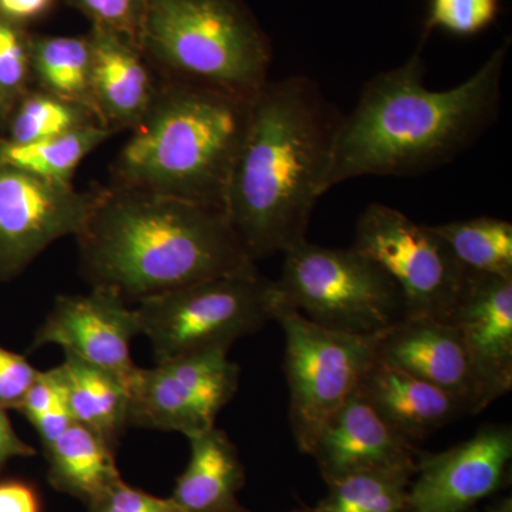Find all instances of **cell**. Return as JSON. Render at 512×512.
Listing matches in <instances>:
<instances>
[{
    "label": "cell",
    "mask_w": 512,
    "mask_h": 512,
    "mask_svg": "<svg viewBox=\"0 0 512 512\" xmlns=\"http://www.w3.org/2000/svg\"><path fill=\"white\" fill-rule=\"evenodd\" d=\"M32 77L37 89L86 107L99 117L93 100L92 47L87 35H32Z\"/></svg>",
    "instance_id": "cell-22"
},
{
    "label": "cell",
    "mask_w": 512,
    "mask_h": 512,
    "mask_svg": "<svg viewBox=\"0 0 512 512\" xmlns=\"http://www.w3.org/2000/svg\"><path fill=\"white\" fill-rule=\"evenodd\" d=\"M511 458L512 431L505 424H487L441 453H421L407 512H467L503 485Z\"/></svg>",
    "instance_id": "cell-12"
},
{
    "label": "cell",
    "mask_w": 512,
    "mask_h": 512,
    "mask_svg": "<svg viewBox=\"0 0 512 512\" xmlns=\"http://www.w3.org/2000/svg\"><path fill=\"white\" fill-rule=\"evenodd\" d=\"M309 456L315 458L323 480L330 484L362 471L416 470L421 453L416 443L390 426L357 389L326 421Z\"/></svg>",
    "instance_id": "cell-15"
},
{
    "label": "cell",
    "mask_w": 512,
    "mask_h": 512,
    "mask_svg": "<svg viewBox=\"0 0 512 512\" xmlns=\"http://www.w3.org/2000/svg\"><path fill=\"white\" fill-rule=\"evenodd\" d=\"M275 284L284 305L339 332L373 335L406 316L393 279L353 247L326 248L305 239L285 252Z\"/></svg>",
    "instance_id": "cell-7"
},
{
    "label": "cell",
    "mask_w": 512,
    "mask_h": 512,
    "mask_svg": "<svg viewBox=\"0 0 512 512\" xmlns=\"http://www.w3.org/2000/svg\"><path fill=\"white\" fill-rule=\"evenodd\" d=\"M501 13L500 0H429L423 37L433 30L454 37H474L490 29Z\"/></svg>",
    "instance_id": "cell-28"
},
{
    "label": "cell",
    "mask_w": 512,
    "mask_h": 512,
    "mask_svg": "<svg viewBox=\"0 0 512 512\" xmlns=\"http://www.w3.org/2000/svg\"><path fill=\"white\" fill-rule=\"evenodd\" d=\"M448 322L463 339L484 410L512 387V278L468 272Z\"/></svg>",
    "instance_id": "cell-14"
},
{
    "label": "cell",
    "mask_w": 512,
    "mask_h": 512,
    "mask_svg": "<svg viewBox=\"0 0 512 512\" xmlns=\"http://www.w3.org/2000/svg\"><path fill=\"white\" fill-rule=\"evenodd\" d=\"M39 373L25 356L0 348V407L19 410Z\"/></svg>",
    "instance_id": "cell-31"
},
{
    "label": "cell",
    "mask_w": 512,
    "mask_h": 512,
    "mask_svg": "<svg viewBox=\"0 0 512 512\" xmlns=\"http://www.w3.org/2000/svg\"><path fill=\"white\" fill-rule=\"evenodd\" d=\"M357 389L413 443L470 413L463 400L380 359L369 367Z\"/></svg>",
    "instance_id": "cell-18"
},
{
    "label": "cell",
    "mask_w": 512,
    "mask_h": 512,
    "mask_svg": "<svg viewBox=\"0 0 512 512\" xmlns=\"http://www.w3.org/2000/svg\"><path fill=\"white\" fill-rule=\"evenodd\" d=\"M0 512H42L40 495L26 481H0Z\"/></svg>",
    "instance_id": "cell-32"
},
{
    "label": "cell",
    "mask_w": 512,
    "mask_h": 512,
    "mask_svg": "<svg viewBox=\"0 0 512 512\" xmlns=\"http://www.w3.org/2000/svg\"><path fill=\"white\" fill-rule=\"evenodd\" d=\"M377 359L463 400L470 414L483 412L460 332L453 323L431 316H404L384 330Z\"/></svg>",
    "instance_id": "cell-16"
},
{
    "label": "cell",
    "mask_w": 512,
    "mask_h": 512,
    "mask_svg": "<svg viewBox=\"0 0 512 512\" xmlns=\"http://www.w3.org/2000/svg\"><path fill=\"white\" fill-rule=\"evenodd\" d=\"M339 121L308 77L269 80L252 100L224 214L255 262L305 241Z\"/></svg>",
    "instance_id": "cell-1"
},
{
    "label": "cell",
    "mask_w": 512,
    "mask_h": 512,
    "mask_svg": "<svg viewBox=\"0 0 512 512\" xmlns=\"http://www.w3.org/2000/svg\"><path fill=\"white\" fill-rule=\"evenodd\" d=\"M76 238L83 275L127 301L258 271L224 212L140 188L96 190Z\"/></svg>",
    "instance_id": "cell-3"
},
{
    "label": "cell",
    "mask_w": 512,
    "mask_h": 512,
    "mask_svg": "<svg viewBox=\"0 0 512 512\" xmlns=\"http://www.w3.org/2000/svg\"><path fill=\"white\" fill-rule=\"evenodd\" d=\"M92 92L104 127L133 130L156 97L160 77L141 47L110 30L92 26Z\"/></svg>",
    "instance_id": "cell-17"
},
{
    "label": "cell",
    "mask_w": 512,
    "mask_h": 512,
    "mask_svg": "<svg viewBox=\"0 0 512 512\" xmlns=\"http://www.w3.org/2000/svg\"><path fill=\"white\" fill-rule=\"evenodd\" d=\"M45 451L49 483L86 505L121 480L114 448L76 421Z\"/></svg>",
    "instance_id": "cell-20"
},
{
    "label": "cell",
    "mask_w": 512,
    "mask_h": 512,
    "mask_svg": "<svg viewBox=\"0 0 512 512\" xmlns=\"http://www.w3.org/2000/svg\"><path fill=\"white\" fill-rule=\"evenodd\" d=\"M190 463L171 498L188 512H251L238 500L245 470L225 431L214 429L191 437Z\"/></svg>",
    "instance_id": "cell-19"
},
{
    "label": "cell",
    "mask_w": 512,
    "mask_h": 512,
    "mask_svg": "<svg viewBox=\"0 0 512 512\" xmlns=\"http://www.w3.org/2000/svg\"><path fill=\"white\" fill-rule=\"evenodd\" d=\"M238 386L239 367L227 350L174 357L151 369L137 367L128 382V421L191 439L214 429Z\"/></svg>",
    "instance_id": "cell-10"
},
{
    "label": "cell",
    "mask_w": 512,
    "mask_h": 512,
    "mask_svg": "<svg viewBox=\"0 0 512 512\" xmlns=\"http://www.w3.org/2000/svg\"><path fill=\"white\" fill-rule=\"evenodd\" d=\"M353 248L376 262L402 292L406 316L450 319L466 284L464 271L430 225L370 204L356 225Z\"/></svg>",
    "instance_id": "cell-9"
},
{
    "label": "cell",
    "mask_w": 512,
    "mask_h": 512,
    "mask_svg": "<svg viewBox=\"0 0 512 512\" xmlns=\"http://www.w3.org/2000/svg\"><path fill=\"white\" fill-rule=\"evenodd\" d=\"M279 303L275 281L254 271L148 296L134 311L160 363L205 350L228 352L238 339L275 320Z\"/></svg>",
    "instance_id": "cell-6"
},
{
    "label": "cell",
    "mask_w": 512,
    "mask_h": 512,
    "mask_svg": "<svg viewBox=\"0 0 512 512\" xmlns=\"http://www.w3.org/2000/svg\"><path fill=\"white\" fill-rule=\"evenodd\" d=\"M60 367L74 421L116 448L121 434L130 426L126 380L69 353Z\"/></svg>",
    "instance_id": "cell-21"
},
{
    "label": "cell",
    "mask_w": 512,
    "mask_h": 512,
    "mask_svg": "<svg viewBox=\"0 0 512 512\" xmlns=\"http://www.w3.org/2000/svg\"><path fill=\"white\" fill-rule=\"evenodd\" d=\"M140 47L160 79L254 100L271 40L244 0H146Z\"/></svg>",
    "instance_id": "cell-5"
},
{
    "label": "cell",
    "mask_w": 512,
    "mask_h": 512,
    "mask_svg": "<svg viewBox=\"0 0 512 512\" xmlns=\"http://www.w3.org/2000/svg\"><path fill=\"white\" fill-rule=\"evenodd\" d=\"M464 271L512 278V224L498 218L430 225Z\"/></svg>",
    "instance_id": "cell-24"
},
{
    "label": "cell",
    "mask_w": 512,
    "mask_h": 512,
    "mask_svg": "<svg viewBox=\"0 0 512 512\" xmlns=\"http://www.w3.org/2000/svg\"><path fill=\"white\" fill-rule=\"evenodd\" d=\"M423 46L369 80L355 109L340 119L325 194L353 178L417 174L447 163L494 123L510 40L444 92L424 86Z\"/></svg>",
    "instance_id": "cell-2"
},
{
    "label": "cell",
    "mask_w": 512,
    "mask_h": 512,
    "mask_svg": "<svg viewBox=\"0 0 512 512\" xmlns=\"http://www.w3.org/2000/svg\"><path fill=\"white\" fill-rule=\"evenodd\" d=\"M140 333L136 311L109 286H93L86 295L57 296L52 311L37 329L33 349L57 345L130 382L137 370L131 340Z\"/></svg>",
    "instance_id": "cell-13"
},
{
    "label": "cell",
    "mask_w": 512,
    "mask_h": 512,
    "mask_svg": "<svg viewBox=\"0 0 512 512\" xmlns=\"http://www.w3.org/2000/svg\"><path fill=\"white\" fill-rule=\"evenodd\" d=\"M32 86V35L0 19V126Z\"/></svg>",
    "instance_id": "cell-27"
},
{
    "label": "cell",
    "mask_w": 512,
    "mask_h": 512,
    "mask_svg": "<svg viewBox=\"0 0 512 512\" xmlns=\"http://www.w3.org/2000/svg\"><path fill=\"white\" fill-rule=\"evenodd\" d=\"M484 512H512V503L510 498L507 500H501L497 505H493V507L488 508L487 511Z\"/></svg>",
    "instance_id": "cell-36"
},
{
    "label": "cell",
    "mask_w": 512,
    "mask_h": 512,
    "mask_svg": "<svg viewBox=\"0 0 512 512\" xmlns=\"http://www.w3.org/2000/svg\"><path fill=\"white\" fill-rule=\"evenodd\" d=\"M73 423V414L70 412L69 400H67V402L59 403L49 412L37 417L35 421H32V426L39 434L43 448H46L53 441L59 439Z\"/></svg>",
    "instance_id": "cell-34"
},
{
    "label": "cell",
    "mask_w": 512,
    "mask_h": 512,
    "mask_svg": "<svg viewBox=\"0 0 512 512\" xmlns=\"http://www.w3.org/2000/svg\"><path fill=\"white\" fill-rule=\"evenodd\" d=\"M94 200L96 190L0 164V281L15 278L57 239L76 237Z\"/></svg>",
    "instance_id": "cell-11"
},
{
    "label": "cell",
    "mask_w": 512,
    "mask_h": 512,
    "mask_svg": "<svg viewBox=\"0 0 512 512\" xmlns=\"http://www.w3.org/2000/svg\"><path fill=\"white\" fill-rule=\"evenodd\" d=\"M32 456H35V450L20 439L10 424L6 410L0 407V470L12 458Z\"/></svg>",
    "instance_id": "cell-35"
},
{
    "label": "cell",
    "mask_w": 512,
    "mask_h": 512,
    "mask_svg": "<svg viewBox=\"0 0 512 512\" xmlns=\"http://www.w3.org/2000/svg\"><path fill=\"white\" fill-rule=\"evenodd\" d=\"M57 0H0V19L23 26L45 18Z\"/></svg>",
    "instance_id": "cell-33"
},
{
    "label": "cell",
    "mask_w": 512,
    "mask_h": 512,
    "mask_svg": "<svg viewBox=\"0 0 512 512\" xmlns=\"http://www.w3.org/2000/svg\"><path fill=\"white\" fill-rule=\"evenodd\" d=\"M92 126H103L92 110L32 86L2 124V137L12 143H35Z\"/></svg>",
    "instance_id": "cell-25"
},
{
    "label": "cell",
    "mask_w": 512,
    "mask_h": 512,
    "mask_svg": "<svg viewBox=\"0 0 512 512\" xmlns=\"http://www.w3.org/2000/svg\"><path fill=\"white\" fill-rule=\"evenodd\" d=\"M114 134L110 128L92 126L49 140L23 144L12 143L0 136V164L45 180L72 184L73 175L84 158Z\"/></svg>",
    "instance_id": "cell-23"
},
{
    "label": "cell",
    "mask_w": 512,
    "mask_h": 512,
    "mask_svg": "<svg viewBox=\"0 0 512 512\" xmlns=\"http://www.w3.org/2000/svg\"><path fill=\"white\" fill-rule=\"evenodd\" d=\"M416 470L362 471L339 478L312 512H407V494Z\"/></svg>",
    "instance_id": "cell-26"
},
{
    "label": "cell",
    "mask_w": 512,
    "mask_h": 512,
    "mask_svg": "<svg viewBox=\"0 0 512 512\" xmlns=\"http://www.w3.org/2000/svg\"><path fill=\"white\" fill-rule=\"evenodd\" d=\"M90 25L110 30L140 46L146 0H66Z\"/></svg>",
    "instance_id": "cell-29"
},
{
    "label": "cell",
    "mask_w": 512,
    "mask_h": 512,
    "mask_svg": "<svg viewBox=\"0 0 512 512\" xmlns=\"http://www.w3.org/2000/svg\"><path fill=\"white\" fill-rule=\"evenodd\" d=\"M275 320L285 333L293 439L301 453L309 454L326 421L356 392L377 359L384 332L356 335L323 328L282 302Z\"/></svg>",
    "instance_id": "cell-8"
},
{
    "label": "cell",
    "mask_w": 512,
    "mask_h": 512,
    "mask_svg": "<svg viewBox=\"0 0 512 512\" xmlns=\"http://www.w3.org/2000/svg\"><path fill=\"white\" fill-rule=\"evenodd\" d=\"M251 104L160 79L153 104L111 165V184L224 212Z\"/></svg>",
    "instance_id": "cell-4"
},
{
    "label": "cell",
    "mask_w": 512,
    "mask_h": 512,
    "mask_svg": "<svg viewBox=\"0 0 512 512\" xmlns=\"http://www.w3.org/2000/svg\"><path fill=\"white\" fill-rule=\"evenodd\" d=\"M90 512H188L173 498H160L124 483L111 485L89 505Z\"/></svg>",
    "instance_id": "cell-30"
}]
</instances>
